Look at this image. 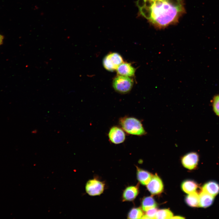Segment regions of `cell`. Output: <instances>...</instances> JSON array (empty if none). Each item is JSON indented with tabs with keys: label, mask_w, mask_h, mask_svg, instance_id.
<instances>
[{
	"label": "cell",
	"mask_w": 219,
	"mask_h": 219,
	"mask_svg": "<svg viewBox=\"0 0 219 219\" xmlns=\"http://www.w3.org/2000/svg\"><path fill=\"white\" fill-rule=\"evenodd\" d=\"M151 8L152 12L151 20L154 24L161 26H165L176 20L179 12H182L172 6L165 1L158 6L153 5Z\"/></svg>",
	"instance_id": "obj_1"
},
{
	"label": "cell",
	"mask_w": 219,
	"mask_h": 219,
	"mask_svg": "<svg viewBox=\"0 0 219 219\" xmlns=\"http://www.w3.org/2000/svg\"><path fill=\"white\" fill-rule=\"evenodd\" d=\"M118 122L127 134L139 136L147 134L141 121L136 117L125 116L120 118Z\"/></svg>",
	"instance_id": "obj_2"
},
{
	"label": "cell",
	"mask_w": 219,
	"mask_h": 219,
	"mask_svg": "<svg viewBox=\"0 0 219 219\" xmlns=\"http://www.w3.org/2000/svg\"><path fill=\"white\" fill-rule=\"evenodd\" d=\"M133 84V79L129 77L119 75L114 78L113 86L116 92L124 94L131 91Z\"/></svg>",
	"instance_id": "obj_3"
},
{
	"label": "cell",
	"mask_w": 219,
	"mask_h": 219,
	"mask_svg": "<svg viewBox=\"0 0 219 219\" xmlns=\"http://www.w3.org/2000/svg\"><path fill=\"white\" fill-rule=\"evenodd\" d=\"M105 184L96 178L90 179L87 182L85 189L86 193L92 196H99L103 192Z\"/></svg>",
	"instance_id": "obj_4"
},
{
	"label": "cell",
	"mask_w": 219,
	"mask_h": 219,
	"mask_svg": "<svg viewBox=\"0 0 219 219\" xmlns=\"http://www.w3.org/2000/svg\"><path fill=\"white\" fill-rule=\"evenodd\" d=\"M123 62L122 57L117 53L108 54L104 58L103 64L105 68L109 71L116 70L118 66Z\"/></svg>",
	"instance_id": "obj_5"
},
{
	"label": "cell",
	"mask_w": 219,
	"mask_h": 219,
	"mask_svg": "<svg viewBox=\"0 0 219 219\" xmlns=\"http://www.w3.org/2000/svg\"><path fill=\"white\" fill-rule=\"evenodd\" d=\"M108 136L109 141L115 144L122 143L126 139L125 132L120 126L116 125L110 128Z\"/></svg>",
	"instance_id": "obj_6"
},
{
	"label": "cell",
	"mask_w": 219,
	"mask_h": 219,
	"mask_svg": "<svg viewBox=\"0 0 219 219\" xmlns=\"http://www.w3.org/2000/svg\"><path fill=\"white\" fill-rule=\"evenodd\" d=\"M199 159V155L196 153L191 152L183 156L182 158L181 162L185 167L191 170L196 167Z\"/></svg>",
	"instance_id": "obj_7"
},
{
	"label": "cell",
	"mask_w": 219,
	"mask_h": 219,
	"mask_svg": "<svg viewBox=\"0 0 219 219\" xmlns=\"http://www.w3.org/2000/svg\"><path fill=\"white\" fill-rule=\"evenodd\" d=\"M148 190L152 194H157L163 191V186L162 181L156 174L152 176L149 183L147 185Z\"/></svg>",
	"instance_id": "obj_8"
},
{
	"label": "cell",
	"mask_w": 219,
	"mask_h": 219,
	"mask_svg": "<svg viewBox=\"0 0 219 219\" xmlns=\"http://www.w3.org/2000/svg\"><path fill=\"white\" fill-rule=\"evenodd\" d=\"M139 193L137 186H131L127 187L124 190L122 196L123 201H131L134 200Z\"/></svg>",
	"instance_id": "obj_9"
},
{
	"label": "cell",
	"mask_w": 219,
	"mask_h": 219,
	"mask_svg": "<svg viewBox=\"0 0 219 219\" xmlns=\"http://www.w3.org/2000/svg\"><path fill=\"white\" fill-rule=\"evenodd\" d=\"M120 75L131 77L134 75L135 69L131 64L127 62H123L116 69Z\"/></svg>",
	"instance_id": "obj_10"
},
{
	"label": "cell",
	"mask_w": 219,
	"mask_h": 219,
	"mask_svg": "<svg viewBox=\"0 0 219 219\" xmlns=\"http://www.w3.org/2000/svg\"><path fill=\"white\" fill-rule=\"evenodd\" d=\"M202 190L215 197L219 193V184L215 181H209L203 185Z\"/></svg>",
	"instance_id": "obj_11"
},
{
	"label": "cell",
	"mask_w": 219,
	"mask_h": 219,
	"mask_svg": "<svg viewBox=\"0 0 219 219\" xmlns=\"http://www.w3.org/2000/svg\"><path fill=\"white\" fill-rule=\"evenodd\" d=\"M214 197L202 190L199 194V207L206 208L210 206L213 203Z\"/></svg>",
	"instance_id": "obj_12"
},
{
	"label": "cell",
	"mask_w": 219,
	"mask_h": 219,
	"mask_svg": "<svg viewBox=\"0 0 219 219\" xmlns=\"http://www.w3.org/2000/svg\"><path fill=\"white\" fill-rule=\"evenodd\" d=\"M137 180L143 185H147L153 175L148 172L137 167Z\"/></svg>",
	"instance_id": "obj_13"
},
{
	"label": "cell",
	"mask_w": 219,
	"mask_h": 219,
	"mask_svg": "<svg viewBox=\"0 0 219 219\" xmlns=\"http://www.w3.org/2000/svg\"><path fill=\"white\" fill-rule=\"evenodd\" d=\"M186 203L192 207H199V195L196 191L189 193L185 198Z\"/></svg>",
	"instance_id": "obj_14"
},
{
	"label": "cell",
	"mask_w": 219,
	"mask_h": 219,
	"mask_svg": "<svg viewBox=\"0 0 219 219\" xmlns=\"http://www.w3.org/2000/svg\"><path fill=\"white\" fill-rule=\"evenodd\" d=\"M198 187L197 183L191 180L185 181L181 184V188L183 191L188 194L196 191Z\"/></svg>",
	"instance_id": "obj_15"
},
{
	"label": "cell",
	"mask_w": 219,
	"mask_h": 219,
	"mask_svg": "<svg viewBox=\"0 0 219 219\" xmlns=\"http://www.w3.org/2000/svg\"><path fill=\"white\" fill-rule=\"evenodd\" d=\"M157 204L154 199L151 196L144 197L141 202V207L144 211L156 207Z\"/></svg>",
	"instance_id": "obj_16"
},
{
	"label": "cell",
	"mask_w": 219,
	"mask_h": 219,
	"mask_svg": "<svg viewBox=\"0 0 219 219\" xmlns=\"http://www.w3.org/2000/svg\"><path fill=\"white\" fill-rule=\"evenodd\" d=\"M143 213L140 208H133L128 212L127 218L128 219L141 218L143 215Z\"/></svg>",
	"instance_id": "obj_17"
},
{
	"label": "cell",
	"mask_w": 219,
	"mask_h": 219,
	"mask_svg": "<svg viewBox=\"0 0 219 219\" xmlns=\"http://www.w3.org/2000/svg\"><path fill=\"white\" fill-rule=\"evenodd\" d=\"M172 213L169 209H163L157 210L155 219H170L173 217Z\"/></svg>",
	"instance_id": "obj_18"
},
{
	"label": "cell",
	"mask_w": 219,
	"mask_h": 219,
	"mask_svg": "<svg viewBox=\"0 0 219 219\" xmlns=\"http://www.w3.org/2000/svg\"><path fill=\"white\" fill-rule=\"evenodd\" d=\"M139 13L147 19L151 20L152 18V10L151 8L145 6L139 9Z\"/></svg>",
	"instance_id": "obj_19"
},
{
	"label": "cell",
	"mask_w": 219,
	"mask_h": 219,
	"mask_svg": "<svg viewBox=\"0 0 219 219\" xmlns=\"http://www.w3.org/2000/svg\"><path fill=\"white\" fill-rule=\"evenodd\" d=\"M165 1L172 6L183 12V9L182 0H165Z\"/></svg>",
	"instance_id": "obj_20"
},
{
	"label": "cell",
	"mask_w": 219,
	"mask_h": 219,
	"mask_svg": "<svg viewBox=\"0 0 219 219\" xmlns=\"http://www.w3.org/2000/svg\"><path fill=\"white\" fill-rule=\"evenodd\" d=\"M213 108L215 113L219 116V95L216 96L214 98Z\"/></svg>",
	"instance_id": "obj_21"
},
{
	"label": "cell",
	"mask_w": 219,
	"mask_h": 219,
	"mask_svg": "<svg viewBox=\"0 0 219 219\" xmlns=\"http://www.w3.org/2000/svg\"><path fill=\"white\" fill-rule=\"evenodd\" d=\"M157 210L156 207L150 209L146 211L145 215L148 219H155V215Z\"/></svg>",
	"instance_id": "obj_22"
},
{
	"label": "cell",
	"mask_w": 219,
	"mask_h": 219,
	"mask_svg": "<svg viewBox=\"0 0 219 219\" xmlns=\"http://www.w3.org/2000/svg\"><path fill=\"white\" fill-rule=\"evenodd\" d=\"M145 0H137L135 2L136 5L139 9L145 6Z\"/></svg>",
	"instance_id": "obj_23"
},
{
	"label": "cell",
	"mask_w": 219,
	"mask_h": 219,
	"mask_svg": "<svg viewBox=\"0 0 219 219\" xmlns=\"http://www.w3.org/2000/svg\"><path fill=\"white\" fill-rule=\"evenodd\" d=\"M154 3V1L152 0H145V6L148 8H151Z\"/></svg>",
	"instance_id": "obj_24"
},
{
	"label": "cell",
	"mask_w": 219,
	"mask_h": 219,
	"mask_svg": "<svg viewBox=\"0 0 219 219\" xmlns=\"http://www.w3.org/2000/svg\"><path fill=\"white\" fill-rule=\"evenodd\" d=\"M4 39V36L0 33V46L3 44Z\"/></svg>",
	"instance_id": "obj_25"
},
{
	"label": "cell",
	"mask_w": 219,
	"mask_h": 219,
	"mask_svg": "<svg viewBox=\"0 0 219 219\" xmlns=\"http://www.w3.org/2000/svg\"><path fill=\"white\" fill-rule=\"evenodd\" d=\"M172 219H182V218H184V217H182L180 216H175L173 217H172L171 218Z\"/></svg>",
	"instance_id": "obj_26"
},
{
	"label": "cell",
	"mask_w": 219,
	"mask_h": 219,
	"mask_svg": "<svg viewBox=\"0 0 219 219\" xmlns=\"http://www.w3.org/2000/svg\"><path fill=\"white\" fill-rule=\"evenodd\" d=\"M162 0L163 1H165V0Z\"/></svg>",
	"instance_id": "obj_27"
},
{
	"label": "cell",
	"mask_w": 219,
	"mask_h": 219,
	"mask_svg": "<svg viewBox=\"0 0 219 219\" xmlns=\"http://www.w3.org/2000/svg\"><path fill=\"white\" fill-rule=\"evenodd\" d=\"M152 0L155 1V0Z\"/></svg>",
	"instance_id": "obj_28"
}]
</instances>
